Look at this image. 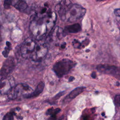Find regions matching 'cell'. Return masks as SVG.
<instances>
[{
	"instance_id": "5b68a950",
	"label": "cell",
	"mask_w": 120,
	"mask_h": 120,
	"mask_svg": "<svg viewBox=\"0 0 120 120\" xmlns=\"http://www.w3.org/2000/svg\"><path fill=\"white\" fill-rule=\"evenodd\" d=\"M32 91V89L27 84L19 83L13 87L8 95L10 99H14L20 95H23V96H24L30 94Z\"/></svg>"
},
{
	"instance_id": "2e32d148",
	"label": "cell",
	"mask_w": 120,
	"mask_h": 120,
	"mask_svg": "<svg viewBox=\"0 0 120 120\" xmlns=\"http://www.w3.org/2000/svg\"><path fill=\"white\" fill-rule=\"evenodd\" d=\"M13 113L11 112L6 113L3 118V120H13Z\"/></svg>"
},
{
	"instance_id": "30bf717a",
	"label": "cell",
	"mask_w": 120,
	"mask_h": 120,
	"mask_svg": "<svg viewBox=\"0 0 120 120\" xmlns=\"http://www.w3.org/2000/svg\"><path fill=\"white\" fill-rule=\"evenodd\" d=\"M12 6L20 11H23L28 8L27 3L25 1L21 0H12Z\"/></svg>"
},
{
	"instance_id": "44dd1931",
	"label": "cell",
	"mask_w": 120,
	"mask_h": 120,
	"mask_svg": "<svg viewBox=\"0 0 120 120\" xmlns=\"http://www.w3.org/2000/svg\"><path fill=\"white\" fill-rule=\"evenodd\" d=\"M48 120H60V119H58L56 116H51Z\"/></svg>"
},
{
	"instance_id": "ffe728a7",
	"label": "cell",
	"mask_w": 120,
	"mask_h": 120,
	"mask_svg": "<svg viewBox=\"0 0 120 120\" xmlns=\"http://www.w3.org/2000/svg\"><path fill=\"white\" fill-rule=\"evenodd\" d=\"M114 13L116 16L120 17V8L116 9L114 10Z\"/></svg>"
},
{
	"instance_id": "6da1fadb",
	"label": "cell",
	"mask_w": 120,
	"mask_h": 120,
	"mask_svg": "<svg viewBox=\"0 0 120 120\" xmlns=\"http://www.w3.org/2000/svg\"><path fill=\"white\" fill-rule=\"evenodd\" d=\"M56 21L55 12L45 7H43L33 15L30 23V30L37 40H40L51 31Z\"/></svg>"
},
{
	"instance_id": "9c48e42d",
	"label": "cell",
	"mask_w": 120,
	"mask_h": 120,
	"mask_svg": "<svg viewBox=\"0 0 120 120\" xmlns=\"http://www.w3.org/2000/svg\"><path fill=\"white\" fill-rule=\"evenodd\" d=\"M14 86V80L12 77L9 76L1 80L0 82L1 94H8Z\"/></svg>"
},
{
	"instance_id": "603a6c76",
	"label": "cell",
	"mask_w": 120,
	"mask_h": 120,
	"mask_svg": "<svg viewBox=\"0 0 120 120\" xmlns=\"http://www.w3.org/2000/svg\"><path fill=\"white\" fill-rule=\"evenodd\" d=\"M74 80H75V78H74L73 76H70V77L69 78L68 81H69V82H72V81H73Z\"/></svg>"
},
{
	"instance_id": "8992f818",
	"label": "cell",
	"mask_w": 120,
	"mask_h": 120,
	"mask_svg": "<svg viewBox=\"0 0 120 120\" xmlns=\"http://www.w3.org/2000/svg\"><path fill=\"white\" fill-rule=\"evenodd\" d=\"M47 52L48 48L45 44L37 42L36 48L30 59L35 62H40L45 57Z\"/></svg>"
},
{
	"instance_id": "ac0fdd59",
	"label": "cell",
	"mask_w": 120,
	"mask_h": 120,
	"mask_svg": "<svg viewBox=\"0 0 120 120\" xmlns=\"http://www.w3.org/2000/svg\"><path fill=\"white\" fill-rule=\"evenodd\" d=\"M3 6L4 8L6 9L9 8L11 6H12V0H5Z\"/></svg>"
},
{
	"instance_id": "3957f363",
	"label": "cell",
	"mask_w": 120,
	"mask_h": 120,
	"mask_svg": "<svg viewBox=\"0 0 120 120\" xmlns=\"http://www.w3.org/2000/svg\"><path fill=\"white\" fill-rule=\"evenodd\" d=\"M75 63L68 59H62L57 62L53 67V70L59 77L67 74L75 66Z\"/></svg>"
},
{
	"instance_id": "7a4b0ae2",
	"label": "cell",
	"mask_w": 120,
	"mask_h": 120,
	"mask_svg": "<svg viewBox=\"0 0 120 120\" xmlns=\"http://www.w3.org/2000/svg\"><path fill=\"white\" fill-rule=\"evenodd\" d=\"M55 9L62 20L70 22H75L82 18L86 11L81 5L73 4L69 0L61 1L56 5Z\"/></svg>"
},
{
	"instance_id": "e0dca14e",
	"label": "cell",
	"mask_w": 120,
	"mask_h": 120,
	"mask_svg": "<svg viewBox=\"0 0 120 120\" xmlns=\"http://www.w3.org/2000/svg\"><path fill=\"white\" fill-rule=\"evenodd\" d=\"M73 45L75 48L80 49L82 47V44L76 39H74L73 41Z\"/></svg>"
},
{
	"instance_id": "9a60e30c",
	"label": "cell",
	"mask_w": 120,
	"mask_h": 120,
	"mask_svg": "<svg viewBox=\"0 0 120 120\" xmlns=\"http://www.w3.org/2000/svg\"><path fill=\"white\" fill-rule=\"evenodd\" d=\"M6 46L4 50L2 52V54L5 57H7L9 52L11 49V44L9 42H6Z\"/></svg>"
},
{
	"instance_id": "7402d4cb",
	"label": "cell",
	"mask_w": 120,
	"mask_h": 120,
	"mask_svg": "<svg viewBox=\"0 0 120 120\" xmlns=\"http://www.w3.org/2000/svg\"><path fill=\"white\" fill-rule=\"evenodd\" d=\"M91 77L93 78H95L96 77V73L95 72H93L92 74H91Z\"/></svg>"
},
{
	"instance_id": "7c38bea8",
	"label": "cell",
	"mask_w": 120,
	"mask_h": 120,
	"mask_svg": "<svg viewBox=\"0 0 120 120\" xmlns=\"http://www.w3.org/2000/svg\"><path fill=\"white\" fill-rule=\"evenodd\" d=\"M81 30V27L80 24L76 23L73 24L71 25H69L67 26L65 28V31L71 33H77L80 31Z\"/></svg>"
},
{
	"instance_id": "52a82bcc",
	"label": "cell",
	"mask_w": 120,
	"mask_h": 120,
	"mask_svg": "<svg viewBox=\"0 0 120 120\" xmlns=\"http://www.w3.org/2000/svg\"><path fill=\"white\" fill-rule=\"evenodd\" d=\"M15 67V60L12 57H9L3 63L0 70L1 80L7 77Z\"/></svg>"
},
{
	"instance_id": "ba28073f",
	"label": "cell",
	"mask_w": 120,
	"mask_h": 120,
	"mask_svg": "<svg viewBox=\"0 0 120 120\" xmlns=\"http://www.w3.org/2000/svg\"><path fill=\"white\" fill-rule=\"evenodd\" d=\"M97 69L102 73L111 75L115 77H120V71L117 67L113 66L100 64L97 67Z\"/></svg>"
},
{
	"instance_id": "8fae6325",
	"label": "cell",
	"mask_w": 120,
	"mask_h": 120,
	"mask_svg": "<svg viewBox=\"0 0 120 120\" xmlns=\"http://www.w3.org/2000/svg\"><path fill=\"white\" fill-rule=\"evenodd\" d=\"M44 86L45 84L43 82H40L38 85L37 88H36L34 91H32L30 94L23 96V97L25 98H30L38 96L43 91L44 88Z\"/></svg>"
},
{
	"instance_id": "4fadbf2b",
	"label": "cell",
	"mask_w": 120,
	"mask_h": 120,
	"mask_svg": "<svg viewBox=\"0 0 120 120\" xmlns=\"http://www.w3.org/2000/svg\"><path fill=\"white\" fill-rule=\"evenodd\" d=\"M86 88L85 87H77L74 90H73L68 95V97L70 98H74L76 96H77L78 95L81 94Z\"/></svg>"
},
{
	"instance_id": "5bb4252c",
	"label": "cell",
	"mask_w": 120,
	"mask_h": 120,
	"mask_svg": "<svg viewBox=\"0 0 120 120\" xmlns=\"http://www.w3.org/2000/svg\"><path fill=\"white\" fill-rule=\"evenodd\" d=\"M60 111V108H56L54 109L53 108L49 109L46 112V114L50 115L51 116H56V115L59 113Z\"/></svg>"
},
{
	"instance_id": "d6986e66",
	"label": "cell",
	"mask_w": 120,
	"mask_h": 120,
	"mask_svg": "<svg viewBox=\"0 0 120 120\" xmlns=\"http://www.w3.org/2000/svg\"><path fill=\"white\" fill-rule=\"evenodd\" d=\"M114 103L117 106H120V94L117 95L114 98Z\"/></svg>"
},
{
	"instance_id": "277c9868",
	"label": "cell",
	"mask_w": 120,
	"mask_h": 120,
	"mask_svg": "<svg viewBox=\"0 0 120 120\" xmlns=\"http://www.w3.org/2000/svg\"><path fill=\"white\" fill-rule=\"evenodd\" d=\"M37 42L34 39L29 38L25 39L20 46V52L22 57L25 59H30L34 52Z\"/></svg>"
}]
</instances>
